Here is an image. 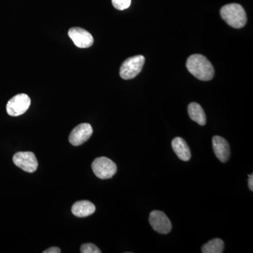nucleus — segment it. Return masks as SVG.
<instances>
[{
  "label": "nucleus",
  "instance_id": "f257e3e1",
  "mask_svg": "<svg viewBox=\"0 0 253 253\" xmlns=\"http://www.w3.org/2000/svg\"><path fill=\"white\" fill-rule=\"evenodd\" d=\"M186 67L200 81H211L214 77V70L212 63L203 55L194 54L189 56L186 61Z\"/></svg>",
  "mask_w": 253,
  "mask_h": 253
},
{
  "label": "nucleus",
  "instance_id": "f03ea898",
  "mask_svg": "<svg viewBox=\"0 0 253 253\" xmlns=\"http://www.w3.org/2000/svg\"><path fill=\"white\" fill-rule=\"evenodd\" d=\"M220 14L226 23L234 28L244 27L247 23V16L244 7L236 3L222 6Z\"/></svg>",
  "mask_w": 253,
  "mask_h": 253
},
{
  "label": "nucleus",
  "instance_id": "7ed1b4c3",
  "mask_svg": "<svg viewBox=\"0 0 253 253\" xmlns=\"http://www.w3.org/2000/svg\"><path fill=\"white\" fill-rule=\"evenodd\" d=\"M145 58L142 55L128 58L123 63L120 69V76L124 80H130L140 73L144 67Z\"/></svg>",
  "mask_w": 253,
  "mask_h": 253
},
{
  "label": "nucleus",
  "instance_id": "20e7f679",
  "mask_svg": "<svg viewBox=\"0 0 253 253\" xmlns=\"http://www.w3.org/2000/svg\"><path fill=\"white\" fill-rule=\"evenodd\" d=\"M95 175L101 179L112 178L117 172V166L111 159L106 157L96 158L91 164Z\"/></svg>",
  "mask_w": 253,
  "mask_h": 253
},
{
  "label": "nucleus",
  "instance_id": "39448f33",
  "mask_svg": "<svg viewBox=\"0 0 253 253\" xmlns=\"http://www.w3.org/2000/svg\"><path fill=\"white\" fill-rule=\"evenodd\" d=\"M31 100L26 94L16 95L8 101L6 112L10 116L16 117L24 114L31 106Z\"/></svg>",
  "mask_w": 253,
  "mask_h": 253
},
{
  "label": "nucleus",
  "instance_id": "423d86ee",
  "mask_svg": "<svg viewBox=\"0 0 253 253\" xmlns=\"http://www.w3.org/2000/svg\"><path fill=\"white\" fill-rule=\"evenodd\" d=\"M149 222L154 230L159 234H168L172 230V223L162 211H152L149 215Z\"/></svg>",
  "mask_w": 253,
  "mask_h": 253
},
{
  "label": "nucleus",
  "instance_id": "0eeeda50",
  "mask_svg": "<svg viewBox=\"0 0 253 253\" xmlns=\"http://www.w3.org/2000/svg\"><path fill=\"white\" fill-rule=\"evenodd\" d=\"M13 162L25 172H36L38 167L36 155L32 152H18L13 157Z\"/></svg>",
  "mask_w": 253,
  "mask_h": 253
},
{
  "label": "nucleus",
  "instance_id": "6e6552de",
  "mask_svg": "<svg viewBox=\"0 0 253 253\" xmlns=\"http://www.w3.org/2000/svg\"><path fill=\"white\" fill-rule=\"evenodd\" d=\"M93 129L91 125L89 123H82L73 129L68 140L73 146H81L91 137Z\"/></svg>",
  "mask_w": 253,
  "mask_h": 253
},
{
  "label": "nucleus",
  "instance_id": "1a4fd4ad",
  "mask_svg": "<svg viewBox=\"0 0 253 253\" xmlns=\"http://www.w3.org/2000/svg\"><path fill=\"white\" fill-rule=\"evenodd\" d=\"M68 36L73 43L79 48H89L94 44V38L91 33L83 28H71L68 31Z\"/></svg>",
  "mask_w": 253,
  "mask_h": 253
},
{
  "label": "nucleus",
  "instance_id": "9d476101",
  "mask_svg": "<svg viewBox=\"0 0 253 253\" xmlns=\"http://www.w3.org/2000/svg\"><path fill=\"white\" fill-rule=\"evenodd\" d=\"M212 148L216 157L221 163L229 161L231 155L230 146L224 138L219 136H213Z\"/></svg>",
  "mask_w": 253,
  "mask_h": 253
},
{
  "label": "nucleus",
  "instance_id": "9b49d317",
  "mask_svg": "<svg viewBox=\"0 0 253 253\" xmlns=\"http://www.w3.org/2000/svg\"><path fill=\"white\" fill-rule=\"evenodd\" d=\"M71 211L76 217H85L94 214L96 208L90 201H81L73 204Z\"/></svg>",
  "mask_w": 253,
  "mask_h": 253
},
{
  "label": "nucleus",
  "instance_id": "f8f14e48",
  "mask_svg": "<svg viewBox=\"0 0 253 253\" xmlns=\"http://www.w3.org/2000/svg\"><path fill=\"white\" fill-rule=\"evenodd\" d=\"M172 147L176 156L183 161L191 159V151L187 143L181 137H175L172 141Z\"/></svg>",
  "mask_w": 253,
  "mask_h": 253
},
{
  "label": "nucleus",
  "instance_id": "ddd939ff",
  "mask_svg": "<svg viewBox=\"0 0 253 253\" xmlns=\"http://www.w3.org/2000/svg\"><path fill=\"white\" fill-rule=\"evenodd\" d=\"M188 113L191 119L200 126H204L206 124V113L201 105L197 103H191L188 106Z\"/></svg>",
  "mask_w": 253,
  "mask_h": 253
},
{
  "label": "nucleus",
  "instance_id": "4468645a",
  "mask_svg": "<svg viewBox=\"0 0 253 253\" xmlns=\"http://www.w3.org/2000/svg\"><path fill=\"white\" fill-rule=\"evenodd\" d=\"M224 243L220 239H214L208 241L202 247L204 253H221L224 252Z\"/></svg>",
  "mask_w": 253,
  "mask_h": 253
},
{
  "label": "nucleus",
  "instance_id": "2eb2a0df",
  "mask_svg": "<svg viewBox=\"0 0 253 253\" xmlns=\"http://www.w3.org/2000/svg\"><path fill=\"white\" fill-rule=\"evenodd\" d=\"M131 2V0H112L113 6L121 11L128 9L130 6Z\"/></svg>",
  "mask_w": 253,
  "mask_h": 253
},
{
  "label": "nucleus",
  "instance_id": "dca6fc26",
  "mask_svg": "<svg viewBox=\"0 0 253 253\" xmlns=\"http://www.w3.org/2000/svg\"><path fill=\"white\" fill-rule=\"evenodd\" d=\"M81 252L82 253H101V251L94 244H85L81 246Z\"/></svg>",
  "mask_w": 253,
  "mask_h": 253
},
{
  "label": "nucleus",
  "instance_id": "f3484780",
  "mask_svg": "<svg viewBox=\"0 0 253 253\" xmlns=\"http://www.w3.org/2000/svg\"><path fill=\"white\" fill-rule=\"evenodd\" d=\"M61 249L58 247H51L46 249V251H43V253H60Z\"/></svg>",
  "mask_w": 253,
  "mask_h": 253
},
{
  "label": "nucleus",
  "instance_id": "a211bd4d",
  "mask_svg": "<svg viewBox=\"0 0 253 253\" xmlns=\"http://www.w3.org/2000/svg\"><path fill=\"white\" fill-rule=\"evenodd\" d=\"M249 189L251 191H253V174L251 175H249Z\"/></svg>",
  "mask_w": 253,
  "mask_h": 253
}]
</instances>
